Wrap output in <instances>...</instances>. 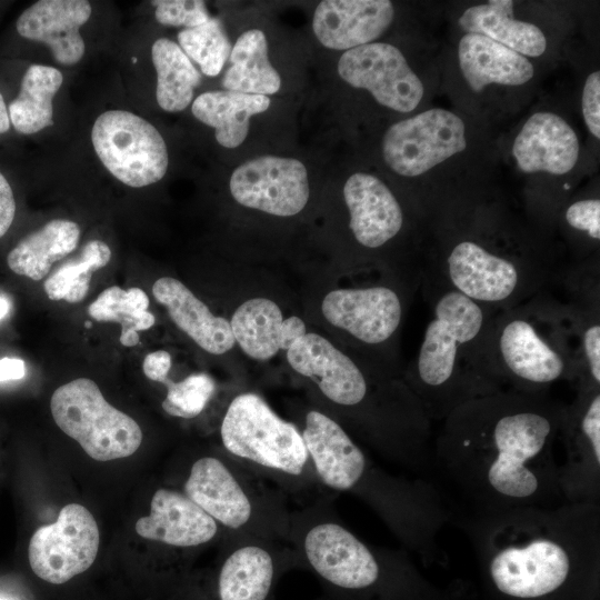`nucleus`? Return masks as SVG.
<instances>
[{
  "instance_id": "1",
  "label": "nucleus",
  "mask_w": 600,
  "mask_h": 600,
  "mask_svg": "<svg viewBox=\"0 0 600 600\" xmlns=\"http://www.w3.org/2000/svg\"><path fill=\"white\" fill-rule=\"evenodd\" d=\"M564 406L550 392L500 390L442 420L432 468L464 504L460 513L567 503L553 453Z\"/></svg>"
},
{
  "instance_id": "2",
  "label": "nucleus",
  "mask_w": 600,
  "mask_h": 600,
  "mask_svg": "<svg viewBox=\"0 0 600 600\" xmlns=\"http://www.w3.org/2000/svg\"><path fill=\"white\" fill-rule=\"evenodd\" d=\"M488 591L499 600H599L600 503L460 513Z\"/></svg>"
},
{
  "instance_id": "3",
  "label": "nucleus",
  "mask_w": 600,
  "mask_h": 600,
  "mask_svg": "<svg viewBox=\"0 0 600 600\" xmlns=\"http://www.w3.org/2000/svg\"><path fill=\"white\" fill-rule=\"evenodd\" d=\"M476 368L493 389L550 392L574 383L578 327L571 308L551 290L496 313L477 351Z\"/></svg>"
},
{
  "instance_id": "4",
  "label": "nucleus",
  "mask_w": 600,
  "mask_h": 600,
  "mask_svg": "<svg viewBox=\"0 0 600 600\" xmlns=\"http://www.w3.org/2000/svg\"><path fill=\"white\" fill-rule=\"evenodd\" d=\"M423 294L432 314L403 381L430 421L443 420L464 402L498 391L481 379L474 358L496 313L452 289Z\"/></svg>"
},
{
  "instance_id": "5",
  "label": "nucleus",
  "mask_w": 600,
  "mask_h": 600,
  "mask_svg": "<svg viewBox=\"0 0 600 600\" xmlns=\"http://www.w3.org/2000/svg\"><path fill=\"white\" fill-rule=\"evenodd\" d=\"M50 410L56 424L97 461L130 457L142 442L138 422L110 404L89 378L58 387Z\"/></svg>"
},
{
  "instance_id": "6",
  "label": "nucleus",
  "mask_w": 600,
  "mask_h": 600,
  "mask_svg": "<svg viewBox=\"0 0 600 600\" xmlns=\"http://www.w3.org/2000/svg\"><path fill=\"white\" fill-rule=\"evenodd\" d=\"M220 436L231 454L287 474H301L308 461L299 430L252 392L240 393L230 402Z\"/></svg>"
},
{
  "instance_id": "7",
  "label": "nucleus",
  "mask_w": 600,
  "mask_h": 600,
  "mask_svg": "<svg viewBox=\"0 0 600 600\" xmlns=\"http://www.w3.org/2000/svg\"><path fill=\"white\" fill-rule=\"evenodd\" d=\"M93 150L104 169L130 188L159 182L167 173L169 154L158 129L123 109L100 113L91 129Z\"/></svg>"
},
{
  "instance_id": "8",
  "label": "nucleus",
  "mask_w": 600,
  "mask_h": 600,
  "mask_svg": "<svg viewBox=\"0 0 600 600\" xmlns=\"http://www.w3.org/2000/svg\"><path fill=\"white\" fill-rule=\"evenodd\" d=\"M564 462L558 467L567 503H600V388H578L564 406L559 437Z\"/></svg>"
},
{
  "instance_id": "9",
  "label": "nucleus",
  "mask_w": 600,
  "mask_h": 600,
  "mask_svg": "<svg viewBox=\"0 0 600 600\" xmlns=\"http://www.w3.org/2000/svg\"><path fill=\"white\" fill-rule=\"evenodd\" d=\"M99 544L92 513L82 504L69 503L53 523L36 530L29 542V563L40 579L62 584L92 566Z\"/></svg>"
},
{
  "instance_id": "10",
  "label": "nucleus",
  "mask_w": 600,
  "mask_h": 600,
  "mask_svg": "<svg viewBox=\"0 0 600 600\" xmlns=\"http://www.w3.org/2000/svg\"><path fill=\"white\" fill-rule=\"evenodd\" d=\"M464 130L463 121L451 111H423L387 130L383 159L400 176H420L466 149Z\"/></svg>"
},
{
  "instance_id": "11",
  "label": "nucleus",
  "mask_w": 600,
  "mask_h": 600,
  "mask_svg": "<svg viewBox=\"0 0 600 600\" xmlns=\"http://www.w3.org/2000/svg\"><path fill=\"white\" fill-rule=\"evenodd\" d=\"M322 313L333 327L367 347L390 344L404 314L399 289L389 284L341 288L322 300Z\"/></svg>"
},
{
  "instance_id": "12",
  "label": "nucleus",
  "mask_w": 600,
  "mask_h": 600,
  "mask_svg": "<svg viewBox=\"0 0 600 600\" xmlns=\"http://www.w3.org/2000/svg\"><path fill=\"white\" fill-rule=\"evenodd\" d=\"M341 79L368 90L380 104L399 112L417 108L423 84L399 49L371 42L347 50L338 62Z\"/></svg>"
},
{
  "instance_id": "13",
  "label": "nucleus",
  "mask_w": 600,
  "mask_h": 600,
  "mask_svg": "<svg viewBox=\"0 0 600 600\" xmlns=\"http://www.w3.org/2000/svg\"><path fill=\"white\" fill-rule=\"evenodd\" d=\"M229 188L243 207L278 217L299 213L309 200L304 164L293 158L262 156L234 169Z\"/></svg>"
},
{
  "instance_id": "14",
  "label": "nucleus",
  "mask_w": 600,
  "mask_h": 600,
  "mask_svg": "<svg viewBox=\"0 0 600 600\" xmlns=\"http://www.w3.org/2000/svg\"><path fill=\"white\" fill-rule=\"evenodd\" d=\"M91 13L87 0H39L18 16L13 28L21 39L48 47L59 64L74 66L86 52L80 29Z\"/></svg>"
},
{
  "instance_id": "15",
  "label": "nucleus",
  "mask_w": 600,
  "mask_h": 600,
  "mask_svg": "<svg viewBox=\"0 0 600 600\" xmlns=\"http://www.w3.org/2000/svg\"><path fill=\"white\" fill-rule=\"evenodd\" d=\"M349 228L362 248L378 250L399 236L404 224L402 208L377 177L357 172L343 186Z\"/></svg>"
},
{
  "instance_id": "16",
  "label": "nucleus",
  "mask_w": 600,
  "mask_h": 600,
  "mask_svg": "<svg viewBox=\"0 0 600 600\" xmlns=\"http://www.w3.org/2000/svg\"><path fill=\"white\" fill-rule=\"evenodd\" d=\"M393 16L388 0H324L314 10L312 29L324 47L350 50L379 38Z\"/></svg>"
},
{
  "instance_id": "17",
  "label": "nucleus",
  "mask_w": 600,
  "mask_h": 600,
  "mask_svg": "<svg viewBox=\"0 0 600 600\" xmlns=\"http://www.w3.org/2000/svg\"><path fill=\"white\" fill-rule=\"evenodd\" d=\"M134 528L144 539L181 548L207 543L218 531L217 522L190 498L164 488L153 493L149 516Z\"/></svg>"
},
{
  "instance_id": "18",
  "label": "nucleus",
  "mask_w": 600,
  "mask_h": 600,
  "mask_svg": "<svg viewBox=\"0 0 600 600\" xmlns=\"http://www.w3.org/2000/svg\"><path fill=\"white\" fill-rule=\"evenodd\" d=\"M512 153L524 172H569L577 163L579 142L573 129L559 116L537 112L517 136Z\"/></svg>"
},
{
  "instance_id": "19",
  "label": "nucleus",
  "mask_w": 600,
  "mask_h": 600,
  "mask_svg": "<svg viewBox=\"0 0 600 600\" xmlns=\"http://www.w3.org/2000/svg\"><path fill=\"white\" fill-rule=\"evenodd\" d=\"M184 494L216 522L239 529L251 517L249 497L226 464L213 457L198 459L183 487Z\"/></svg>"
},
{
  "instance_id": "20",
  "label": "nucleus",
  "mask_w": 600,
  "mask_h": 600,
  "mask_svg": "<svg viewBox=\"0 0 600 600\" xmlns=\"http://www.w3.org/2000/svg\"><path fill=\"white\" fill-rule=\"evenodd\" d=\"M154 299L166 307L174 324L200 348L211 354H223L234 346L230 322L214 316L181 281L162 277L152 286Z\"/></svg>"
},
{
  "instance_id": "21",
  "label": "nucleus",
  "mask_w": 600,
  "mask_h": 600,
  "mask_svg": "<svg viewBox=\"0 0 600 600\" xmlns=\"http://www.w3.org/2000/svg\"><path fill=\"white\" fill-rule=\"evenodd\" d=\"M458 54L463 77L477 92L491 83L520 86L533 77V67L524 56L482 34L463 36Z\"/></svg>"
},
{
  "instance_id": "22",
  "label": "nucleus",
  "mask_w": 600,
  "mask_h": 600,
  "mask_svg": "<svg viewBox=\"0 0 600 600\" xmlns=\"http://www.w3.org/2000/svg\"><path fill=\"white\" fill-rule=\"evenodd\" d=\"M269 106L268 96L219 90L198 96L191 111L200 122L214 129L220 146L237 148L249 133L250 118L264 112Z\"/></svg>"
},
{
  "instance_id": "23",
  "label": "nucleus",
  "mask_w": 600,
  "mask_h": 600,
  "mask_svg": "<svg viewBox=\"0 0 600 600\" xmlns=\"http://www.w3.org/2000/svg\"><path fill=\"white\" fill-rule=\"evenodd\" d=\"M63 82L54 67L31 63L22 72L14 96L6 100L12 130L33 136L53 124V98Z\"/></svg>"
},
{
  "instance_id": "24",
  "label": "nucleus",
  "mask_w": 600,
  "mask_h": 600,
  "mask_svg": "<svg viewBox=\"0 0 600 600\" xmlns=\"http://www.w3.org/2000/svg\"><path fill=\"white\" fill-rule=\"evenodd\" d=\"M81 236L80 226L67 219H53L23 237L7 257L12 272L34 281L42 280L56 261L71 253Z\"/></svg>"
},
{
  "instance_id": "25",
  "label": "nucleus",
  "mask_w": 600,
  "mask_h": 600,
  "mask_svg": "<svg viewBox=\"0 0 600 600\" xmlns=\"http://www.w3.org/2000/svg\"><path fill=\"white\" fill-rule=\"evenodd\" d=\"M459 24L468 33L486 36L522 56H541L547 47L546 37L537 26L513 18L510 0L473 6L463 12Z\"/></svg>"
},
{
  "instance_id": "26",
  "label": "nucleus",
  "mask_w": 600,
  "mask_h": 600,
  "mask_svg": "<svg viewBox=\"0 0 600 600\" xmlns=\"http://www.w3.org/2000/svg\"><path fill=\"white\" fill-rule=\"evenodd\" d=\"M276 576L272 556L258 546L231 552L217 578L218 600H267Z\"/></svg>"
},
{
  "instance_id": "27",
  "label": "nucleus",
  "mask_w": 600,
  "mask_h": 600,
  "mask_svg": "<svg viewBox=\"0 0 600 600\" xmlns=\"http://www.w3.org/2000/svg\"><path fill=\"white\" fill-rule=\"evenodd\" d=\"M229 61L222 78L226 90L261 96L279 91L281 78L269 60L267 38L261 30L243 32L232 47Z\"/></svg>"
},
{
  "instance_id": "28",
  "label": "nucleus",
  "mask_w": 600,
  "mask_h": 600,
  "mask_svg": "<svg viewBox=\"0 0 600 600\" xmlns=\"http://www.w3.org/2000/svg\"><path fill=\"white\" fill-rule=\"evenodd\" d=\"M282 312L268 298L241 303L230 322L234 342L251 359L267 361L281 350Z\"/></svg>"
},
{
  "instance_id": "29",
  "label": "nucleus",
  "mask_w": 600,
  "mask_h": 600,
  "mask_svg": "<svg viewBox=\"0 0 600 600\" xmlns=\"http://www.w3.org/2000/svg\"><path fill=\"white\" fill-rule=\"evenodd\" d=\"M157 73L156 99L168 112L183 111L192 102L201 74L178 43L159 38L151 47Z\"/></svg>"
},
{
  "instance_id": "30",
  "label": "nucleus",
  "mask_w": 600,
  "mask_h": 600,
  "mask_svg": "<svg viewBox=\"0 0 600 600\" xmlns=\"http://www.w3.org/2000/svg\"><path fill=\"white\" fill-rule=\"evenodd\" d=\"M148 307L149 298L142 289L123 290L112 286L89 304L88 314L98 322L120 323V343L131 348L140 341L138 332L150 329L156 322Z\"/></svg>"
},
{
  "instance_id": "31",
  "label": "nucleus",
  "mask_w": 600,
  "mask_h": 600,
  "mask_svg": "<svg viewBox=\"0 0 600 600\" xmlns=\"http://www.w3.org/2000/svg\"><path fill=\"white\" fill-rule=\"evenodd\" d=\"M111 259L109 246L98 239L89 240L77 258L61 264L43 283L50 300L78 303L88 294L94 271L106 267Z\"/></svg>"
},
{
  "instance_id": "32",
  "label": "nucleus",
  "mask_w": 600,
  "mask_h": 600,
  "mask_svg": "<svg viewBox=\"0 0 600 600\" xmlns=\"http://www.w3.org/2000/svg\"><path fill=\"white\" fill-rule=\"evenodd\" d=\"M178 42L188 58L209 77L220 73L232 49L224 27L217 18H210L201 26L181 30L178 33Z\"/></svg>"
},
{
  "instance_id": "33",
  "label": "nucleus",
  "mask_w": 600,
  "mask_h": 600,
  "mask_svg": "<svg viewBox=\"0 0 600 600\" xmlns=\"http://www.w3.org/2000/svg\"><path fill=\"white\" fill-rule=\"evenodd\" d=\"M161 383L167 387L162 409L172 417L184 419L199 416L216 389L213 379L207 373H193L179 382L167 378Z\"/></svg>"
},
{
  "instance_id": "34",
  "label": "nucleus",
  "mask_w": 600,
  "mask_h": 600,
  "mask_svg": "<svg viewBox=\"0 0 600 600\" xmlns=\"http://www.w3.org/2000/svg\"><path fill=\"white\" fill-rule=\"evenodd\" d=\"M154 18L163 26L194 28L206 23L211 17L204 1L200 0H157Z\"/></svg>"
},
{
  "instance_id": "35",
  "label": "nucleus",
  "mask_w": 600,
  "mask_h": 600,
  "mask_svg": "<svg viewBox=\"0 0 600 600\" xmlns=\"http://www.w3.org/2000/svg\"><path fill=\"white\" fill-rule=\"evenodd\" d=\"M567 226L582 233L588 240H600V200L598 198L577 200L564 211Z\"/></svg>"
},
{
  "instance_id": "36",
  "label": "nucleus",
  "mask_w": 600,
  "mask_h": 600,
  "mask_svg": "<svg viewBox=\"0 0 600 600\" xmlns=\"http://www.w3.org/2000/svg\"><path fill=\"white\" fill-rule=\"evenodd\" d=\"M582 112L590 132L600 137V73L592 72L586 80L582 92Z\"/></svg>"
},
{
  "instance_id": "37",
  "label": "nucleus",
  "mask_w": 600,
  "mask_h": 600,
  "mask_svg": "<svg viewBox=\"0 0 600 600\" xmlns=\"http://www.w3.org/2000/svg\"><path fill=\"white\" fill-rule=\"evenodd\" d=\"M17 213L14 190L7 172L0 168V239L10 230Z\"/></svg>"
},
{
  "instance_id": "38",
  "label": "nucleus",
  "mask_w": 600,
  "mask_h": 600,
  "mask_svg": "<svg viewBox=\"0 0 600 600\" xmlns=\"http://www.w3.org/2000/svg\"><path fill=\"white\" fill-rule=\"evenodd\" d=\"M171 368V356L164 350H158L146 356L142 364L144 376L151 381L162 382L168 378Z\"/></svg>"
},
{
  "instance_id": "39",
  "label": "nucleus",
  "mask_w": 600,
  "mask_h": 600,
  "mask_svg": "<svg viewBox=\"0 0 600 600\" xmlns=\"http://www.w3.org/2000/svg\"><path fill=\"white\" fill-rule=\"evenodd\" d=\"M307 333L304 322L297 316H291L282 321L281 349L288 350L297 340Z\"/></svg>"
},
{
  "instance_id": "40",
  "label": "nucleus",
  "mask_w": 600,
  "mask_h": 600,
  "mask_svg": "<svg viewBox=\"0 0 600 600\" xmlns=\"http://www.w3.org/2000/svg\"><path fill=\"white\" fill-rule=\"evenodd\" d=\"M26 374V366L23 360L18 358L0 359V382L19 380Z\"/></svg>"
},
{
  "instance_id": "41",
  "label": "nucleus",
  "mask_w": 600,
  "mask_h": 600,
  "mask_svg": "<svg viewBox=\"0 0 600 600\" xmlns=\"http://www.w3.org/2000/svg\"><path fill=\"white\" fill-rule=\"evenodd\" d=\"M12 130L7 102L2 90L0 89V141Z\"/></svg>"
},
{
  "instance_id": "42",
  "label": "nucleus",
  "mask_w": 600,
  "mask_h": 600,
  "mask_svg": "<svg viewBox=\"0 0 600 600\" xmlns=\"http://www.w3.org/2000/svg\"><path fill=\"white\" fill-rule=\"evenodd\" d=\"M9 310H10V302L6 298L0 297V320L7 316Z\"/></svg>"
},
{
  "instance_id": "43",
  "label": "nucleus",
  "mask_w": 600,
  "mask_h": 600,
  "mask_svg": "<svg viewBox=\"0 0 600 600\" xmlns=\"http://www.w3.org/2000/svg\"><path fill=\"white\" fill-rule=\"evenodd\" d=\"M0 600H8V599H4V598H0Z\"/></svg>"
}]
</instances>
